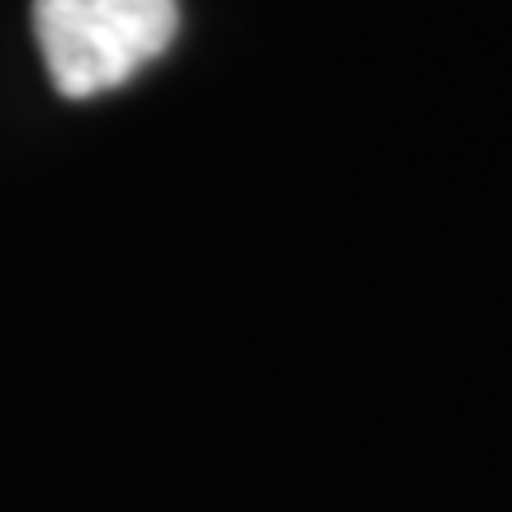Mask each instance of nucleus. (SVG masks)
<instances>
[{"label": "nucleus", "instance_id": "obj_1", "mask_svg": "<svg viewBox=\"0 0 512 512\" xmlns=\"http://www.w3.org/2000/svg\"><path fill=\"white\" fill-rule=\"evenodd\" d=\"M176 29V0H34V38L67 100L124 86L171 48Z\"/></svg>", "mask_w": 512, "mask_h": 512}]
</instances>
